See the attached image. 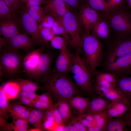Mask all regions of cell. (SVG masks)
I'll return each instance as SVG.
<instances>
[{"mask_svg": "<svg viewBox=\"0 0 131 131\" xmlns=\"http://www.w3.org/2000/svg\"><path fill=\"white\" fill-rule=\"evenodd\" d=\"M105 41L102 60V71L115 75L116 78L131 75V34L112 33Z\"/></svg>", "mask_w": 131, "mask_h": 131, "instance_id": "obj_1", "label": "cell"}, {"mask_svg": "<svg viewBox=\"0 0 131 131\" xmlns=\"http://www.w3.org/2000/svg\"><path fill=\"white\" fill-rule=\"evenodd\" d=\"M104 44L102 41L90 33L84 32L82 49L92 76L96 74L97 68L103 58Z\"/></svg>", "mask_w": 131, "mask_h": 131, "instance_id": "obj_2", "label": "cell"}, {"mask_svg": "<svg viewBox=\"0 0 131 131\" xmlns=\"http://www.w3.org/2000/svg\"><path fill=\"white\" fill-rule=\"evenodd\" d=\"M46 86L47 89L57 99L63 98L67 99L74 95L77 91L74 84L67 75L55 71L50 75Z\"/></svg>", "mask_w": 131, "mask_h": 131, "instance_id": "obj_3", "label": "cell"}, {"mask_svg": "<svg viewBox=\"0 0 131 131\" xmlns=\"http://www.w3.org/2000/svg\"><path fill=\"white\" fill-rule=\"evenodd\" d=\"M16 19L21 33L29 35L38 45L43 47L48 46V42L42 37L37 22L28 13L25 4L18 12Z\"/></svg>", "mask_w": 131, "mask_h": 131, "instance_id": "obj_4", "label": "cell"}, {"mask_svg": "<svg viewBox=\"0 0 131 131\" xmlns=\"http://www.w3.org/2000/svg\"><path fill=\"white\" fill-rule=\"evenodd\" d=\"M66 31L69 36V43L75 51L81 53L84 30L80 23L75 12L71 10L61 18Z\"/></svg>", "mask_w": 131, "mask_h": 131, "instance_id": "obj_5", "label": "cell"}, {"mask_svg": "<svg viewBox=\"0 0 131 131\" xmlns=\"http://www.w3.org/2000/svg\"><path fill=\"white\" fill-rule=\"evenodd\" d=\"M75 51L71 72L77 85L83 90L88 92L91 90L92 75L85 59Z\"/></svg>", "mask_w": 131, "mask_h": 131, "instance_id": "obj_6", "label": "cell"}, {"mask_svg": "<svg viewBox=\"0 0 131 131\" xmlns=\"http://www.w3.org/2000/svg\"><path fill=\"white\" fill-rule=\"evenodd\" d=\"M108 18L112 33L131 34V12L126 8L112 11Z\"/></svg>", "mask_w": 131, "mask_h": 131, "instance_id": "obj_7", "label": "cell"}, {"mask_svg": "<svg viewBox=\"0 0 131 131\" xmlns=\"http://www.w3.org/2000/svg\"><path fill=\"white\" fill-rule=\"evenodd\" d=\"M79 10L77 14L78 19L86 33H90L92 28L98 21L106 15L91 8L86 0L82 3Z\"/></svg>", "mask_w": 131, "mask_h": 131, "instance_id": "obj_8", "label": "cell"}, {"mask_svg": "<svg viewBox=\"0 0 131 131\" xmlns=\"http://www.w3.org/2000/svg\"><path fill=\"white\" fill-rule=\"evenodd\" d=\"M5 49L0 57V68L1 72L13 74L17 72L21 62L20 56L16 52L18 50L10 47Z\"/></svg>", "mask_w": 131, "mask_h": 131, "instance_id": "obj_9", "label": "cell"}, {"mask_svg": "<svg viewBox=\"0 0 131 131\" xmlns=\"http://www.w3.org/2000/svg\"><path fill=\"white\" fill-rule=\"evenodd\" d=\"M74 56L67 48L60 51L56 61L55 72L65 75L71 72Z\"/></svg>", "mask_w": 131, "mask_h": 131, "instance_id": "obj_10", "label": "cell"}, {"mask_svg": "<svg viewBox=\"0 0 131 131\" xmlns=\"http://www.w3.org/2000/svg\"><path fill=\"white\" fill-rule=\"evenodd\" d=\"M43 7L46 13L55 18H62L71 10L70 7L61 0H46Z\"/></svg>", "mask_w": 131, "mask_h": 131, "instance_id": "obj_11", "label": "cell"}, {"mask_svg": "<svg viewBox=\"0 0 131 131\" xmlns=\"http://www.w3.org/2000/svg\"><path fill=\"white\" fill-rule=\"evenodd\" d=\"M8 44L11 48L16 50L25 51L31 50L38 45L31 37L21 33L13 37Z\"/></svg>", "mask_w": 131, "mask_h": 131, "instance_id": "obj_12", "label": "cell"}, {"mask_svg": "<svg viewBox=\"0 0 131 131\" xmlns=\"http://www.w3.org/2000/svg\"><path fill=\"white\" fill-rule=\"evenodd\" d=\"M106 15L100 18L94 25L90 32L99 39L107 40L110 37L112 32L108 18Z\"/></svg>", "mask_w": 131, "mask_h": 131, "instance_id": "obj_13", "label": "cell"}, {"mask_svg": "<svg viewBox=\"0 0 131 131\" xmlns=\"http://www.w3.org/2000/svg\"><path fill=\"white\" fill-rule=\"evenodd\" d=\"M96 89L98 93L101 96L111 101L122 102L131 107L130 100L117 88L107 89L96 85Z\"/></svg>", "mask_w": 131, "mask_h": 131, "instance_id": "obj_14", "label": "cell"}, {"mask_svg": "<svg viewBox=\"0 0 131 131\" xmlns=\"http://www.w3.org/2000/svg\"><path fill=\"white\" fill-rule=\"evenodd\" d=\"M0 33L8 44L13 37L20 33L16 19L13 18L0 21Z\"/></svg>", "mask_w": 131, "mask_h": 131, "instance_id": "obj_15", "label": "cell"}, {"mask_svg": "<svg viewBox=\"0 0 131 131\" xmlns=\"http://www.w3.org/2000/svg\"><path fill=\"white\" fill-rule=\"evenodd\" d=\"M41 48L33 50L27 55L23 60V66L25 72L31 76L36 68L42 53Z\"/></svg>", "mask_w": 131, "mask_h": 131, "instance_id": "obj_16", "label": "cell"}, {"mask_svg": "<svg viewBox=\"0 0 131 131\" xmlns=\"http://www.w3.org/2000/svg\"><path fill=\"white\" fill-rule=\"evenodd\" d=\"M51 54L49 53L41 54L38 65L31 76L38 77L46 74L48 71L52 61Z\"/></svg>", "mask_w": 131, "mask_h": 131, "instance_id": "obj_17", "label": "cell"}, {"mask_svg": "<svg viewBox=\"0 0 131 131\" xmlns=\"http://www.w3.org/2000/svg\"><path fill=\"white\" fill-rule=\"evenodd\" d=\"M71 109L78 115L86 112L90 101L87 98L73 96L67 99Z\"/></svg>", "mask_w": 131, "mask_h": 131, "instance_id": "obj_18", "label": "cell"}, {"mask_svg": "<svg viewBox=\"0 0 131 131\" xmlns=\"http://www.w3.org/2000/svg\"><path fill=\"white\" fill-rule=\"evenodd\" d=\"M111 102L106 98H95L90 101L86 112L93 114L106 111Z\"/></svg>", "mask_w": 131, "mask_h": 131, "instance_id": "obj_19", "label": "cell"}, {"mask_svg": "<svg viewBox=\"0 0 131 131\" xmlns=\"http://www.w3.org/2000/svg\"><path fill=\"white\" fill-rule=\"evenodd\" d=\"M130 101L131 100V75L116 78L115 86Z\"/></svg>", "mask_w": 131, "mask_h": 131, "instance_id": "obj_20", "label": "cell"}, {"mask_svg": "<svg viewBox=\"0 0 131 131\" xmlns=\"http://www.w3.org/2000/svg\"><path fill=\"white\" fill-rule=\"evenodd\" d=\"M55 105L64 123H66L71 118L72 114L71 109L67 100L58 98Z\"/></svg>", "mask_w": 131, "mask_h": 131, "instance_id": "obj_21", "label": "cell"}, {"mask_svg": "<svg viewBox=\"0 0 131 131\" xmlns=\"http://www.w3.org/2000/svg\"><path fill=\"white\" fill-rule=\"evenodd\" d=\"M44 116L42 110L39 109H33L30 111L28 121L35 128L43 130L44 128L42 123Z\"/></svg>", "mask_w": 131, "mask_h": 131, "instance_id": "obj_22", "label": "cell"}, {"mask_svg": "<svg viewBox=\"0 0 131 131\" xmlns=\"http://www.w3.org/2000/svg\"><path fill=\"white\" fill-rule=\"evenodd\" d=\"M126 126L123 119L119 117L115 119L111 118L106 123L105 131H129Z\"/></svg>", "mask_w": 131, "mask_h": 131, "instance_id": "obj_23", "label": "cell"}, {"mask_svg": "<svg viewBox=\"0 0 131 131\" xmlns=\"http://www.w3.org/2000/svg\"><path fill=\"white\" fill-rule=\"evenodd\" d=\"M1 86L9 99L15 98L20 91V86L16 82H8Z\"/></svg>", "mask_w": 131, "mask_h": 131, "instance_id": "obj_24", "label": "cell"}, {"mask_svg": "<svg viewBox=\"0 0 131 131\" xmlns=\"http://www.w3.org/2000/svg\"><path fill=\"white\" fill-rule=\"evenodd\" d=\"M89 5L96 10L108 15L112 11L109 5L106 0H86Z\"/></svg>", "mask_w": 131, "mask_h": 131, "instance_id": "obj_25", "label": "cell"}, {"mask_svg": "<svg viewBox=\"0 0 131 131\" xmlns=\"http://www.w3.org/2000/svg\"><path fill=\"white\" fill-rule=\"evenodd\" d=\"M30 111L26 107L19 104L9 107L8 112L13 117L25 119L28 121Z\"/></svg>", "mask_w": 131, "mask_h": 131, "instance_id": "obj_26", "label": "cell"}, {"mask_svg": "<svg viewBox=\"0 0 131 131\" xmlns=\"http://www.w3.org/2000/svg\"><path fill=\"white\" fill-rule=\"evenodd\" d=\"M51 28L56 35L63 37L68 43L69 42L70 37L66 32L61 18H55L54 22Z\"/></svg>", "mask_w": 131, "mask_h": 131, "instance_id": "obj_27", "label": "cell"}, {"mask_svg": "<svg viewBox=\"0 0 131 131\" xmlns=\"http://www.w3.org/2000/svg\"><path fill=\"white\" fill-rule=\"evenodd\" d=\"M26 8L30 15L37 22L40 23L46 13L43 7L38 6Z\"/></svg>", "mask_w": 131, "mask_h": 131, "instance_id": "obj_28", "label": "cell"}, {"mask_svg": "<svg viewBox=\"0 0 131 131\" xmlns=\"http://www.w3.org/2000/svg\"><path fill=\"white\" fill-rule=\"evenodd\" d=\"M65 131H85L87 128L78 120L76 117L73 116L68 124L65 125Z\"/></svg>", "mask_w": 131, "mask_h": 131, "instance_id": "obj_29", "label": "cell"}, {"mask_svg": "<svg viewBox=\"0 0 131 131\" xmlns=\"http://www.w3.org/2000/svg\"><path fill=\"white\" fill-rule=\"evenodd\" d=\"M10 9L14 18L16 19L18 12L25 4L24 0H4Z\"/></svg>", "mask_w": 131, "mask_h": 131, "instance_id": "obj_30", "label": "cell"}, {"mask_svg": "<svg viewBox=\"0 0 131 131\" xmlns=\"http://www.w3.org/2000/svg\"><path fill=\"white\" fill-rule=\"evenodd\" d=\"M16 82L19 85L20 91L35 92L40 88L35 83L29 80L20 79Z\"/></svg>", "mask_w": 131, "mask_h": 131, "instance_id": "obj_31", "label": "cell"}, {"mask_svg": "<svg viewBox=\"0 0 131 131\" xmlns=\"http://www.w3.org/2000/svg\"><path fill=\"white\" fill-rule=\"evenodd\" d=\"M50 41L52 47L60 51L66 48L68 43L64 37L56 35Z\"/></svg>", "mask_w": 131, "mask_h": 131, "instance_id": "obj_32", "label": "cell"}, {"mask_svg": "<svg viewBox=\"0 0 131 131\" xmlns=\"http://www.w3.org/2000/svg\"><path fill=\"white\" fill-rule=\"evenodd\" d=\"M11 128L16 131H26L28 129V121L26 120L13 117Z\"/></svg>", "mask_w": 131, "mask_h": 131, "instance_id": "obj_33", "label": "cell"}, {"mask_svg": "<svg viewBox=\"0 0 131 131\" xmlns=\"http://www.w3.org/2000/svg\"><path fill=\"white\" fill-rule=\"evenodd\" d=\"M13 18L15 19L4 0H0V21Z\"/></svg>", "mask_w": 131, "mask_h": 131, "instance_id": "obj_34", "label": "cell"}, {"mask_svg": "<svg viewBox=\"0 0 131 131\" xmlns=\"http://www.w3.org/2000/svg\"><path fill=\"white\" fill-rule=\"evenodd\" d=\"M111 104L115 108L119 118L123 116L131 107L123 103L117 101H112Z\"/></svg>", "mask_w": 131, "mask_h": 131, "instance_id": "obj_35", "label": "cell"}, {"mask_svg": "<svg viewBox=\"0 0 131 131\" xmlns=\"http://www.w3.org/2000/svg\"><path fill=\"white\" fill-rule=\"evenodd\" d=\"M96 79L106 80L111 83L115 88L116 78L114 74L108 72L102 71L96 73Z\"/></svg>", "mask_w": 131, "mask_h": 131, "instance_id": "obj_36", "label": "cell"}, {"mask_svg": "<svg viewBox=\"0 0 131 131\" xmlns=\"http://www.w3.org/2000/svg\"><path fill=\"white\" fill-rule=\"evenodd\" d=\"M38 28L44 39L48 42L56 35L51 28L43 27L39 24Z\"/></svg>", "mask_w": 131, "mask_h": 131, "instance_id": "obj_37", "label": "cell"}, {"mask_svg": "<svg viewBox=\"0 0 131 131\" xmlns=\"http://www.w3.org/2000/svg\"><path fill=\"white\" fill-rule=\"evenodd\" d=\"M8 99L7 98L1 87L0 89V107L1 111L5 113L6 111H8Z\"/></svg>", "mask_w": 131, "mask_h": 131, "instance_id": "obj_38", "label": "cell"}, {"mask_svg": "<svg viewBox=\"0 0 131 131\" xmlns=\"http://www.w3.org/2000/svg\"><path fill=\"white\" fill-rule=\"evenodd\" d=\"M54 20V17L51 15L46 13L39 24L43 27L51 28Z\"/></svg>", "mask_w": 131, "mask_h": 131, "instance_id": "obj_39", "label": "cell"}, {"mask_svg": "<svg viewBox=\"0 0 131 131\" xmlns=\"http://www.w3.org/2000/svg\"><path fill=\"white\" fill-rule=\"evenodd\" d=\"M124 1L125 0H107L111 12L125 8L124 6Z\"/></svg>", "mask_w": 131, "mask_h": 131, "instance_id": "obj_40", "label": "cell"}, {"mask_svg": "<svg viewBox=\"0 0 131 131\" xmlns=\"http://www.w3.org/2000/svg\"><path fill=\"white\" fill-rule=\"evenodd\" d=\"M67 4L70 8L71 10L79 9L80 7L86 0H61Z\"/></svg>", "mask_w": 131, "mask_h": 131, "instance_id": "obj_41", "label": "cell"}, {"mask_svg": "<svg viewBox=\"0 0 131 131\" xmlns=\"http://www.w3.org/2000/svg\"><path fill=\"white\" fill-rule=\"evenodd\" d=\"M58 124L53 119L44 118L43 125L44 128L49 131H55Z\"/></svg>", "mask_w": 131, "mask_h": 131, "instance_id": "obj_42", "label": "cell"}, {"mask_svg": "<svg viewBox=\"0 0 131 131\" xmlns=\"http://www.w3.org/2000/svg\"><path fill=\"white\" fill-rule=\"evenodd\" d=\"M53 116L54 120L58 124L65 125L62 118L58 111L56 105L51 106Z\"/></svg>", "mask_w": 131, "mask_h": 131, "instance_id": "obj_43", "label": "cell"}, {"mask_svg": "<svg viewBox=\"0 0 131 131\" xmlns=\"http://www.w3.org/2000/svg\"><path fill=\"white\" fill-rule=\"evenodd\" d=\"M53 105L37 99L34 102V106L38 109L43 110L47 109Z\"/></svg>", "mask_w": 131, "mask_h": 131, "instance_id": "obj_44", "label": "cell"}, {"mask_svg": "<svg viewBox=\"0 0 131 131\" xmlns=\"http://www.w3.org/2000/svg\"><path fill=\"white\" fill-rule=\"evenodd\" d=\"M20 93L21 98H25L33 101L36 100L38 96L35 92L20 91Z\"/></svg>", "mask_w": 131, "mask_h": 131, "instance_id": "obj_45", "label": "cell"}, {"mask_svg": "<svg viewBox=\"0 0 131 131\" xmlns=\"http://www.w3.org/2000/svg\"><path fill=\"white\" fill-rule=\"evenodd\" d=\"M96 85L107 89H113L115 88L111 83L103 80L96 79Z\"/></svg>", "mask_w": 131, "mask_h": 131, "instance_id": "obj_46", "label": "cell"}, {"mask_svg": "<svg viewBox=\"0 0 131 131\" xmlns=\"http://www.w3.org/2000/svg\"><path fill=\"white\" fill-rule=\"evenodd\" d=\"M123 116V119L125 124L131 131V108Z\"/></svg>", "mask_w": 131, "mask_h": 131, "instance_id": "obj_47", "label": "cell"}, {"mask_svg": "<svg viewBox=\"0 0 131 131\" xmlns=\"http://www.w3.org/2000/svg\"><path fill=\"white\" fill-rule=\"evenodd\" d=\"M37 99L52 105V99L49 95L47 94L44 93L40 95H38Z\"/></svg>", "mask_w": 131, "mask_h": 131, "instance_id": "obj_48", "label": "cell"}, {"mask_svg": "<svg viewBox=\"0 0 131 131\" xmlns=\"http://www.w3.org/2000/svg\"><path fill=\"white\" fill-rule=\"evenodd\" d=\"M24 3L27 7L41 6L42 4L36 0H25Z\"/></svg>", "mask_w": 131, "mask_h": 131, "instance_id": "obj_49", "label": "cell"}, {"mask_svg": "<svg viewBox=\"0 0 131 131\" xmlns=\"http://www.w3.org/2000/svg\"><path fill=\"white\" fill-rule=\"evenodd\" d=\"M21 101L22 103L25 105L30 106H34L33 101L25 98H21Z\"/></svg>", "mask_w": 131, "mask_h": 131, "instance_id": "obj_50", "label": "cell"}, {"mask_svg": "<svg viewBox=\"0 0 131 131\" xmlns=\"http://www.w3.org/2000/svg\"><path fill=\"white\" fill-rule=\"evenodd\" d=\"M127 5V8L131 10V0H125Z\"/></svg>", "mask_w": 131, "mask_h": 131, "instance_id": "obj_51", "label": "cell"}, {"mask_svg": "<svg viewBox=\"0 0 131 131\" xmlns=\"http://www.w3.org/2000/svg\"><path fill=\"white\" fill-rule=\"evenodd\" d=\"M38 1L41 3L42 4L44 5L45 3L46 0H36Z\"/></svg>", "mask_w": 131, "mask_h": 131, "instance_id": "obj_52", "label": "cell"}, {"mask_svg": "<svg viewBox=\"0 0 131 131\" xmlns=\"http://www.w3.org/2000/svg\"><path fill=\"white\" fill-rule=\"evenodd\" d=\"M25 0H24V1H25Z\"/></svg>", "mask_w": 131, "mask_h": 131, "instance_id": "obj_53", "label": "cell"}]
</instances>
